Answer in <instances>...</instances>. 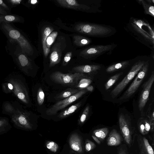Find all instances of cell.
I'll return each mask as SVG.
<instances>
[{
  "mask_svg": "<svg viewBox=\"0 0 154 154\" xmlns=\"http://www.w3.org/2000/svg\"><path fill=\"white\" fill-rule=\"evenodd\" d=\"M3 91L8 94L12 93L20 102L26 106L30 101L24 78L20 75L10 76L2 85Z\"/></svg>",
  "mask_w": 154,
  "mask_h": 154,
  "instance_id": "cell-1",
  "label": "cell"
},
{
  "mask_svg": "<svg viewBox=\"0 0 154 154\" xmlns=\"http://www.w3.org/2000/svg\"><path fill=\"white\" fill-rule=\"evenodd\" d=\"M15 109L14 113L10 117L14 126L20 128L32 130L33 128L30 113L24 109L17 101L12 102Z\"/></svg>",
  "mask_w": 154,
  "mask_h": 154,
  "instance_id": "cell-2",
  "label": "cell"
},
{
  "mask_svg": "<svg viewBox=\"0 0 154 154\" xmlns=\"http://www.w3.org/2000/svg\"><path fill=\"white\" fill-rule=\"evenodd\" d=\"M75 29L79 32L96 37L105 36L112 32L111 29L108 27L93 23L79 24L75 26Z\"/></svg>",
  "mask_w": 154,
  "mask_h": 154,
  "instance_id": "cell-3",
  "label": "cell"
},
{
  "mask_svg": "<svg viewBox=\"0 0 154 154\" xmlns=\"http://www.w3.org/2000/svg\"><path fill=\"white\" fill-rule=\"evenodd\" d=\"M86 77L82 73L64 74L59 72H53L50 75L51 80L55 82L69 86H76L81 79Z\"/></svg>",
  "mask_w": 154,
  "mask_h": 154,
  "instance_id": "cell-4",
  "label": "cell"
},
{
  "mask_svg": "<svg viewBox=\"0 0 154 154\" xmlns=\"http://www.w3.org/2000/svg\"><path fill=\"white\" fill-rule=\"evenodd\" d=\"M145 63L143 61L139 60L132 66L128 74L111 92L110 94L113 98L117 96L123 90L129 83L137 75Z\"/></svg>",
  "mask_w": 154,
  "mask_h": 154,
  "instance_id": "cell-5",
  "label": "cell"
},
{
  "mask_svg": "<svg viewBox=\"0 0 154 154\" xmlns=\"http://www.w3.org/2000/svg\"><path fill=\"white\" fill-rule=\"evenodd\" d=\"M87 91L85 89L80 90L79 91L70 97L57 102L46 111L47 115L52 116L64 108L71 103L75 102L85 94Z\"/></svg>",
  "mask_w": 154,
  "mask_h": 154,
  "instance_id": "cell-6",
  "label": "cell"
},
{
  "mask_svg": "<svg viewBox=\"0 0 154 154\" xmlns=\"http://www.w3.org/2000/svg\"><path fill=\"white\" fill-rule=\"evenodd\" d=\"M149 65L148 61L145 63L132 83L124 94L119 98V99L122 100L128 98L135 93L147 74Z\"/></svg>",
  "mask_w": 154,
  "mask_h": 154,
  "instance_id": "cell-7",
  "label": "cell"
},
{
  "mask_svg": "<svg viewBox=\"0 0 154 154\" xmlns=\"http://www.w3.org/2000/svg\"><path fill=\"white\" fill-rule=\"evenodd\" d=\"M3 23L7 27L6 29L10 37L17 41L20 44L23 52L30 54L32 51V48L26 39L17 30L10 28L9 26H7L4 23Z\"/></svg>",
  "mask_w": 154,
  "mask_h": 154,
  "instance_id": "cell-8",
  "label": "cell"
},
{
  "mask_svg": "<svg viewBox=\"0 0 154 154\" xmlns=\"http://www.w3.org/2000/svg\"><path fill=\"white\" fill-rule=\"evenodd\" d=\"M154 81V73L153 72L150 77L142 85L143 89L139 101V108L142 111L149 100L151 89Z\"/></svg>",
  "mask_w": 154,
  "mask_h": 154,
  "instance_id": "cell-9",
  "label": "cell"
},
{
  "mask_svg": "<svg viewBox=\"0 0 154 154\" xmlns=\"http://www.w3.org/2000/svg\"><path fill=\"white\" fill-rule=\"evenodd\" d=\"M68 143L70 149L77 154L84 153L82 137L77 132H73L70 135Z\"/></svg>",
  "mask_w": 154,
  "mask_h": 154,
  "instance_id": "cell-10",
  "label": "cell"
},
{
  "mask_svg": "<svg viewBox=\"0 0 154 154\" xmlns=\"http://www.w3.org/2000/svg\"><path fill=\"white\" fill-rule=\"evenodd\" d=\"M113 45H99L87 48L81 53L82 55L86 57H93L99 55L111 50L113 48Z\"/></svg>",
  "mask_w": 154,
  "mask_h": 154,
  "instance_id": "cell-11",
  "label": "cell"
},
{
  "mask_svg": "<svg viewBox=\"0 0 154 154\" xmlns=\"http://www.w3.org/2000/svg\"><path fill=\"white\" fill-rule=\"evenodd\" d=\"M119 124L121 133L126 143L130 145L132 142V134L130 128L124 116L120 114Z\"/></svg>",
  "mask_w": 154,
  "mask_h": 154,
  "instance_id": "cell-12",
  "label": "cell"
},
{
  "mask_svg": "<svg viewBox=\"0 0 154 154\" xmlns=\"http://www.w3.org/2000/svg\"><path fill=\"white\" fill-rule=\"evenodd\" d=\"M57 1L60 5L65 8L81 11L88 10L90 9L89 7L80 4L75 0H57Z\"/></svg>",
  "mask_w": 154,
  "mask_h": 154,
  "instance_id": "cell-13",
  "label": "cell"
},
{
  "mask_svg": "<svg viewBox=\"0 0 154 154\" xmlns=\"http://www.w3.org/2000/svg\"><path fill=\"white\" fill-rule=\"evenodd\" d=\"M16 63L20 69L24 74L29 75L31 69L30 62L26 57L23 54H20L17 57Z\"/></svg>",
  "mask_w": 154,
  "mask_h": 154,
  "instance_id": "cell-14",
  "label": "cell"
},
{
  "mask_svg": "<svg viewBox=\"0 0 154 154\" xmlns=\"http://www.w3.org/2000/svg\"><path fill=\"white\" fill-rule=\"evenodd\" d=\"M122 140L121 135L115 129L110 132L107 140V144L109 146H116L119 145Z\"/></svg>",
  "mask_w": 154,
  "mask_h": 154,
  "instance_id": "cell-15",
  "label": "cell"
},
{
  "mask_svg": "<svg viewBox=\"0 0 154 154\" xmlns=\"http://www.w3.org/2000/svg\"><path fill=\"white\" fill-rule=\"evenodd\" d=\"M101 66L98 65H84L77 66L73 67L72 70L76 72L88 73L99 69Z\"/></svg>",
  "mask_w": 154,
  "mask_h": 154,
  "instance_id": "cell-16",
  "label": "cell"
},
{
  "mask_svg": "<svg viewBox=\"0 0 154 154\" xmlns=\"http://www.w3.org/2000/svg\"><path fill=\"white\" fill-rule=\"evenodd\" d=\"M56 44L53 48L50 56V67L59 63L60 61L61 53L60 46Z\"/></svg>",
  "mask_w": 154,
  "mask_h": 154,
  "instance_id": "cell-17",
  "label": "cell"
},
{
  "mask_svg": "<svg viewBox=\"0 0 154 154\" xmlns=\"http://www.w3.org/2000/svg\"><path fill=\"white\" fill-rule=\"evenodd\" d=\"M53 29L50 27H46L43 30L42 34V43L44 55L46 57L48 55L50 50L48 48L46 45V40L48 36L53 30Z\"/></svg>",
  "mask_w": 154,
  "mask_h": 154,
  "instance_id": "cell-18",
  "label": "cell"
},
{
  "mask_svg": "<svg viewBox=\"0 0 154 154\" xmlns=\"http://www.w3.org/2000/svg\"><path fill=\"white\" fill-rule=\"evenodd\" d=\"M82 105L81 102H79L61 112L58 116L60 119L67 117L76 111Z\"/></svg>",
  "mask_w": 154,
  "mask_h": 154,
  "instance_id": "cell-19",
  "label": "cell"
},
{
  "mask_svg": "<svg viewBox=\"0 0 154 154\" xmlns=\"http://www.w3.org/2000/svg\"><path fill=\"white\" fill-rule=\"evenodd\" d=\"M15 106L12 103L9 101L4 102L2 105V113L10 116L12 115L15 112Z\"/></svg>",
  "mask_w": 154,
  "mask_h": 154,
  "instance_id": "cell-20",
  "label": "cell"
},
{
  "mask_svg": "<svg viewBox=\"0 0 154 154\" xmlns=\"http://www.w3.org/2000/svg\"><path fill=\"white\" fill-rule=\"evenodd\" d=\"M73 40L74 44L79 46H85L91 42V40L88 38L79 35L74 36Z\"/></svg>",
  "mask_w": 154,
  "mask_h": 154,
  "instance_id": "cell-21",
  "label": "cell"
},
{
  "mask_svg": "<svg viewBox=\"0 0 154 154\" xmlns=\"http://www.w3.org/2000/svg\"><path fill=\"white\" fill-rule=\"evenodd\" d=\"M129 63V62L128 61H125L113 64L108 67L106 69V71L108 72L115 71L125 68L127 66Z\"/></svg>",
  "mask_w": 154,
  "mask_h": 154,
  "instance_id": "cell-22",
  "label": "cell"
},
{
  "mask_svg": "<svg viewBox=\"0 0 154 154\" xmlns=\"http://www.w3.org/2000/svg\"><path fill=\"white\" fill-rule=\"evenodd\" d=\"M140 145L146 154H154L153 149L149 144L148 140L145 137L139 143Z\"/></svg>",
  "mask_w": 154,
  "mask_h": 154,
  "instance_id": "cell-23",
  "label": "cell"
},
{
  "mask_svg": "<svg viewBox=\"0 0 154 154\" xmlns=\"http://www.w3.org/2000/svg\"><path fill=\"white\" fill-rule=\"evenodd\" d=\"M108 132L109 129L106 128H104L94 130L93 133L94 135L97 137L100 140H103L106 136Z\"/></svg>",
  "mask_w": 154,
  "mask_h": 154,
  "instance_id": "cell-24",
  "label": "cell"
},
{
  "mask_svg": "<svg viewBox=\"0 0 154 154\" xmlns=\"http://www.w3.org/2000/svg\"><path fill=\"white\" fill-rule=\"evenodd\" d=\"M11 127L8 118L0 116V132L7 131Z\"/></svg>",
  "mask_w": 154,
  "mask_h": 154,
  "instance_id": "cell-25",
  "label": "cell"
},
{
  "mask_svg": "<svg viewBox=\"0 0 154 154\" xmlns=\"http://www.w3.org/2000/svg\"><path fill=\"white\" fill-rule=\"evenodd\" d=\"M79 90L78 89H68L60 93L57 97L56 98L58 99H65L74 94L79 91Z\"/></svg>",
  "mask_w": 154,
  "mask_h": 154,
  "instance_id": "cell-26",
  "label": "cell"
},
{
  "mask_svg": "<svg viewBox=\"0 0 154 154\" xmlns=\"http://www.w3.org/2000/svg\"><path fill=\"white\" fill-rule=\"evenodd\" d=\"M145 14L154 17V6L149 4L147 3L144 0H140Z\"/></svg>",
  "mask_w": 154,
  "mask_h": 154,
  "instance_id": "cell-27",
  "label": "cell"
},
{
  "mask_svg": "<svg viewBox=\"0 0 154 154\" xmlns=\"http://www.w3.org/2000/svg\"><path fill=\"white\" fill-rule=\"evenodd\" d=\"M45 146L48 150L54 153L58 152L59 148L58 144L52 141H47L45 142Z\"/></svg>",
  "mask_w": 154,
  "mask_h": 154,
  "instance_id": "cell-28",
  "label": "cell"
},
{
  "mask_svg": "<svg viewBox=\"0 0 154 154\" xmlns=\"http://www.w3.org/2000/svg\"><path fill=\"white\" fill-rule=\"evenodd\" d=\"M123 74L121 72L118 73L111 77L107 81L105 85V88L106 90L109 89L117 81L120 76Z\"/></svg>",
  "mask_w": 154,
  "mask_h": 154,
  "instance_id": "cell-29",
  "label": "cell"
},
{
  "mask_svg": "<svg viewBox=\"0 0 154 154\" xmlns=\"http://www.w3.org/2000/svg\"><path fill=\"white\" fill-rule=\"evenodd\" d=\"M19 18L13 15H0V23H1L17 22L19 21Z\"/></svg>",
  "mask_w": 154,
  "mask_h": 154,
  "instance_id": "cell-30",
  "label": "cell"
},
{
  "mask_svg": "<svg viewBox=\"0 0 154 154\" xmlns=\"http://www.w3.org/2000/svg\"><path fill=\"white\" fill-rule=\"evenodd\" d=\"M91 82L92 81L89 79L83 78L79 81L76 86L80 90L83 89L88 86Z\"/></svg>",
  "mask_w": 154,
  "mask_h": 154,
  "instance_id": "cell-31",
  "label": "cell"
},
{
  "mask_svg": "<svg viewBox=\"0 0 154 154\" xmlns=\"http://www.w3.org/2000/svg\"><path fill=\"white\" fill-rule=\"evenodd\" d=\"M96 146L92 141L88 139H86L84 144V151L87 152H90L95 148Z\"/></svg>",
  "mask_w": 154,
  "mask_h": 154,
  "instance_id": "cell-32",
  "label": "cell"
},
{
  "mask_svg": "<svg viewBox=\"0 0 154 154\" xmlns=\"http://www.w3.org/2000/svg\"><path fill=\"white\" fill-rule=\"evenodd\" d=\"M57 33V32H53L48 36L46 40V45L48 48L51 46L56 37Z\"/></svg>",
  "mask_w": 154,
  "mask_h": 154,
  "instance_id": "cell-33",
  "label": "cell"
},
{
  "mask_svg": "<svg viewBox=\"0 0 154 154\" xmlns=\"http://www.w3.org/2000/svg\"><path fill=\"white\" fill-rule=\"evenodd\" d=\"M89 110V107L87 106L85 109L82 114L79 120V124L82 125L83 124L87 118Z\"/></svg>",
  "mask_w": 154,
  "mask_h": 154,
  "instance_id": "cell-34",
  "label": "cell"
},
{
  "mask_svg": "<svg viewBox=\"0 0 154 154\" xmlns=\"http://www.w3.org/2000/svg\"><path fill=\"white\" fill-rule=\"evenodd\" d=\"M45 98V94L41 88L38 89L37 94V100L38 104L39 105H42L44 101Z\"/></svg>",
  "mask_w": 154,
  "mask_h": 154,
  "instance_id": "cell-35",
  "label": "cell"
},
{
  "mask_svg": "<svg viewBox=\"0 0 154 154\" xmlns=\"http://www.w3.org/2000/svg\"><path fill=\"white\" fill-rule=\"evenodd\" d=\"M143 121L144 124L146 134H147L150 130L151 131H153L152 129L151 123L149 120L145 119L143 120Z\"/></svg>",
  "mask_w": 154,
  "mask_h": 154,
  "instance_id": "cell-36",
  "label": "cell"
},
{
  "mask_svg": "<svg viewBox=\"0 0 154 154\" xmlns=\"http://www.w3.org/2000/svg\"><path fill=\"white\" fill-rule=\"evenodd\" d=\"M72 56V52H67L65 55L63 61V65H66L70 61Z\"/></svg>",
  "mask_w": 154,
  "mask_h": 154,
  "instance_id": "cell-37",
  "label": "cell"
},
{
  "mask_svg": "<svg viewBox=\"0 0 154 154\" xmlns=\"http://www.w3.org/2000/svg\"><path fill=\"white\" fill-rule=\"evenodd\" d=\"M139 128L140 132L143 135H146V132L145 130V127L144 123L142 121L139 124Z\"/></svg>",
  "mask_w": 154,
  "mask_h": 154,
  "instance_id": "cell-38",
  "label": "cell"
},
{
  "mask_svg": "<svg viewBox=\"0 0 154 154\" xmlns=\"http://www.w3.org/2000/svg\"><path fill=\"white\" fill-rule=\"evenodd\" d=\"M117 154H128L127 150L125 147H122L119 148Z\"/></svg>",
  "mask_w": 154,
  "mask_h": 154,
  "instance_id": "cell-39",
  "label": "cell"
},
{
  "mask_svg": "<svg viewBox=\"0 0 154 154\" xmlns=\"http://www.w3.org/2000/svg\"><path fill=\"white\" fill-rule=\"evenodd\" d=\"M92 137L93 139L97 142L98 144H100V141L94 135H92Z\"/></svg>",
  "mask_w": 154,
  "mask_h": 154,
  "instance_id": "cell-40",
  "label": "cell"
},
{
  "mask_svg": "<svg viewBox=\"0 0 154 154\" xmlns=\"http://www.w3.org/2000/svg\"><path fill=\"white\" fill-rule=\"evenodd\" d=\"M87 90L90 91H92L93 90V87L91 85H89L86 88Z\"/></svg>",
  "mask_w": 154,
  "mask_h": 154,
  "instance_id": "cell-41",
  "label": "cell"
},
{
  "mask_svg": "<svg viewBox=\"0 0 154 154\" xmlns=\"http://www.w3.org/2000/svg\"><path fill=\"white\" fill-rule=\"evenodd\" d=\"M10 1L12 3L14 4H19L20 3V2L21 1V0H11Z\"/></svg>",
  "mask_w": 154,
  "mask_h": 154,
  "instance_id": "cell-42",
  "label": "cell"
},
{
  "mask_svg": "<svg viewBox=\"0 0 154 154\" xmlns=\"http://www.w3.org/2000/svg\"><path fill=\"white\" fill-rule=\"evenodd\" d=\"M0 5L2 6L3 7L6 8L7 6L4 4L2 0H0Z\"/></svg>",
  "mask_w": 154,
  "mask_h": 154,
  "instance_id": "cell-43",
  "label": "cell"
},
{
  "mask_svg": "<svg viewBox=\"0 0 154 154\" xmlns=\"http://www.w3.org/2000/svg\"><path fill=\"white\" fill-rule=\"evenodd\" d=\"M30 2L32 4H35L37 3L38 1L37 0H31Z\"/></svg>",
  "mask_w": 154,
  "mask_h": 154,
  "instance_id": "cell-44",
  "label": "cell"
},
{
  "mask_svg": "<svg viewBox=\"0 0 154 154\" xmlns=\"http://www.w3.org/2000/svg\"><path fill=\"white\" fill-rule=\"evenodd\" d=\"M68 154H77L72 150H70Z\"/></svg>",
  "mask_w": 154,
  "mask_h": 154,
  "instance_id": "cell-45",
  "label": "cell"
}]
</instances>
